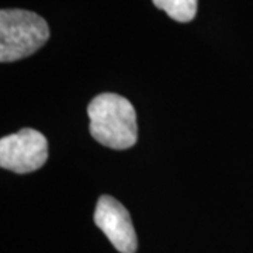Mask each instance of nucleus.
I'll return each instance as SVG.
<instances>
[{
  "mask_svg": "<svg viewBox=\"0 0 253 253\" xmlns=\"http://www.w3.org/2000/svg\"><path fill=\"white\" fill-rule=\"evenodd\" d=\"M94 224L121 253H135L136 234L129 212L111 196H101L94 211Z\"/></svg>",
  "mask_w": 253,
  "mask_h": 253,
  "instance_id": "4",
  "label": "nucleus"
},
{
  "mask_svg": "<svg viewBox=\"0 0 253 253\" xmlns=\"http://www.w3.org/2000/svg\"><path fill=\"white\" fill-rule=\"evenodd\" d=\"M158 9L179 23H189L197 14L199 0H152Z\"/></svg>",
  "mask_w": 253,
  "mask_h": 253,
  "instance_id": "5",
  "label": "nucleus"
},
{
  "mask_svg": "<svg viewBox=\"0 0 253 253\" xmlns=\"http://www.w3.org/2000/svg\"><path fill=\"white\" fill-rule=\"evenodd\" d=\"M89 131L99 142L111 149H128L138 138L136 113L126 97L116 93H103L89 103Z\"/></svg>",
  "mask_w": 253,
  "mask_h": 253,
  "instance_id": "1",
  "label": "nucleus"
},
{
  "mask_svg": "<svg viewBox=\"0 0 253 253\" xmlns=\"http://www.w3.org/2000/svg\"><path fill=\"white\" fill-rule=\"evenodd\" d=\"M48 159V141L40 131L23 128L0 139V166L24 174L38 170Z\"/></svg>",
  "mask_w": 253,
  "mask_h": 253,
  "instance_id": "3",
  "label": "nucleus"
},
{
  "mask_svg": "<svg viewBox=\"0 0 253 253\" xmlns=\"http://www.w3.org/2000/svg\"><path fill=\"white\" fill-rule=\"evenodd\" d=\"M49 38L46 21L21 9L0 11V62L9 63L36 54Z\"/></svg>",
  "mask_w": 253,
  "mask_h": 253,
  "instance_id": "2",
  "label": "nucleus"
}]
</instances>
